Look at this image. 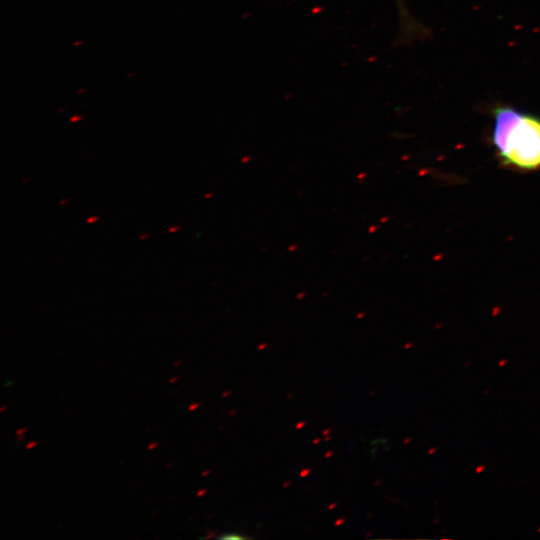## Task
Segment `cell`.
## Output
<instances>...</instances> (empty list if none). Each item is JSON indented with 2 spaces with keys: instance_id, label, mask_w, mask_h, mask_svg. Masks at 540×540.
I'll list each match as a JSON object with an SVG mask.
<instances>
[{
  "instance_id": "1",
  "label": "cell",
  "mask_w": 540,
  "mask_h": 540,
  "mask_svg": "<svg viewBox=\"0 0 540 540\" xmlns=\"http://www.w3.org/2000/svg\"><path fill=\"white\" fill-rule=\"evenodd\" d=\"M492 142L501 162L520 171L540 169V118L509 106L494 110Z\"/></svg>"
},
{
  "instance_id": "2",
  "label": "cell",
  "mask_w": 540,
  "mask_h": 540,
  "mask_svg": "<svg viewBox=\"0 0 540 540\" xmlns=\"http://www.w3.org/2000/svg\"><path fill=\"white\" fill-rule=\"evenodd\" d=\"M398 4L400 5V12H401V19L402 23L406 22L405 16H407V12L404 9V3L402 0H397ZM408 17V16H407ZM409 18V17H408Z\"/></svg>"
},
{
  "instance_id": "3",
  "label": "cell",
  "mask_w": 540,
  "mask_h": 540,
  "mask_svg": "<svg viewBox=\"0 0 540 540\" xmlns=\"http://www.w3.org/2000/svg\"><path fill=\"white\" fill-rule=\"evenodd\" d=\"M221 539H243L245 537H242L241 535H234V534H227L220 536Z\"/></svg>"
},
{
  "instance_id": "4",
  "label": "cell",
  "mask_w": 540,
  "mask_h": 540,
  "mask_svg": "<svg viewBox=\"0 0 540 540\" xmlns=\"http://www.w3.org/2000/svg\"><path fill=\"white\" fill-rule=\"evenodd\" d=\"M36 444H37L36 441L29 442V443L26 445V448H27V449H30V448L34 447Z\"/></svg>"
},
{
  "instance_id": "5",
  "label": "cell",
  "mask_w": 540,
  "mask_h": 540,
  "mask_svg": "<svg viewBox=\"0 0 540 540\" xmlns=\"http://www.w3.org/2000/svg\"><path fill=\"white\" fill-rule=\"evenodd\" d=\"M98 217L97 216H93V217H90L87 219V222L88 223H91V222H94V221H97Z\"/></svg>"
},
{
  "instance_id": "6",
  "label": "cell",
  "mask_w": 540,
  "mask_h": 540,
  "mask_svg": "<svg viewBox=\"0 0 540 540\" xmlns=\"http://www.w3.org/2000/svg\"><path fill=\"white\" fill-rule=\"evenodd\" d=\"M177 230H178V227H177V226H176V227L174 226V227H172L171 229H169V232H173V231H177Z\"/></svg>"
},
{
  "instance_id": "7",
  "label": "cell",
  "mask_w": 540,
  "mask_h": 540,
  "mask_svg": "<svg viewBox=\"0 0 540 540\" xmlns=\"http://www.w3.org/2000/svg\"><path fill=\"white\" fill-rule=\"evenodd\" d=\"M155 446H157V443H153V445H152V444H151V445H149V447H148V448H149V449H152V448H154Z\"/></svg>"
},
{
  "instance_id": "8",
  "label": "cell",
  "mask_w": 540,
  "mask_h": 540,
  "mask_svg": "<svg viewBox=\"0 0 540 540\" xmlns=\"http://www.w3.org/2000/svg\"><path fill=\"white\" fill-rule=\"evenodd\" d=\"M175 381H177V377H176V378H175V377L172 378L169 382H170V383H173V382H175Z\"/></svg>"
},
{
  "instance_id": "9",
  "label": "cell",
  "mask_w": 540,
  "mask_h": 540,
  "mask_svg": "<svg viewBox=\"0 0 540 540\" xmlns=\"http://www.w3.org/2000/svg\"><path fill=\"white\" fill-rule=\"evenodd\" d=\"M147 236H148L147 234L141 235L140 239H144V238H146Z\"/></svg>"
},
{
  "instance_id": "10",
  "label": "cell",
  "mask_w": 540,
  "mask_h": 540,
  "mask_svg": "<svg viewBox=\"0 0 540 540\" xmlns=\"http://www.w3.org/2000/svg\"><path fill=\"white\" fill-rule=\"evenodd\" d=\"M68 200H62L60 204L66 203Z\"/></svg>"
}]
</instances>
